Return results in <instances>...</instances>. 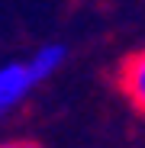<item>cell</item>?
<instances>
[{
  "mask_svg": "<svg viewBox=\"0 0 145 148\" xmlns=\"http://www.w3.org/2000/svg\"><path fill=\"white\" fill-rule=\"evenodd\" d=\"M39 81L32 77L29 61H7L0 64V110H13L19 100H26L29 90Z\"/></svg>",
  "mask_w": 145,
  "mask_h": 148,
  "instance_id": "cell-2",
  "label": "cell"
},
{
  "mask_svg": "<svg viewBox=\"0 0 145 148\" xmlns=\"http://www.w3.org/2000/svg\"><path fill=\"white\" fill-rule=\"evenodd\" d=\"M0 148H42V145L29 138H7V142H0Z\"/></svg>",
  "mask_w": 145,
  "mask_h": 148,
  "instance_id": "cell-4",
  "label": "cell"
},
{
  "mask_svg": "<svg viewBox=\"0 0 145 148\" xmlns=\"http://www.w3.org/2000/svg\"><path fill=\"white\" fill-rule=\"evenodd\" d=\"M65 58H68V48H65L61 42H48V45H42V48H36V52H32L29 71H32V77L42 84V81H48V77H52V74L65 64Z\"/></svg>",
  "mask_w": 145,
  "mask_h": 148,
  "instance_id": "cell-3",
  "label": "cell"
},
{
  "mask_svg": "<svg viewBox=\"0 0 145 148\" xmlns=\"http://www.w3.org/2000/svg\"><path fill=\"white\" fill-rule=\"evenodd\" d=\"M3 113H7V110H0V116H3Z\"/></svg>",
  "mask_w": 145,
  "mask_h": 148,
  "instance_id": "cell-5",
  "label": "cell"
},
{
  "mask_svg": "<svg viewBox=\"0 0 145 148\" xmlns=\"http://www.w3.org/2000/svg\"><path fill=\"white\" fill-rule=\"evenodd\" d=\"M116 87L132 103L139 116H145V48L129 52L116 68Z\"/></svg>",
  "mask_w": 145,
  "mask_h": 148,
  "instance_id": "cell-1",
  "label": "cell"
}]
</instances>
